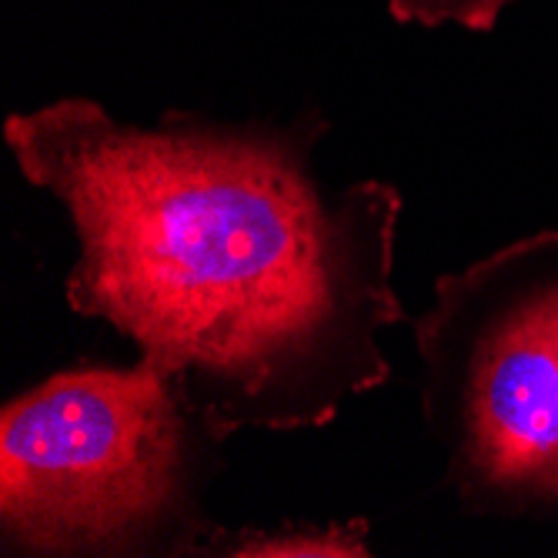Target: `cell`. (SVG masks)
Here are the masks:
<instances>
[{"label": "cell", "mask_w": 558, "mask_h": 558, "mask_svg": "<svg viewBox=\"0 0 558 558\" xmlns=\"http://www.w3.org/2000/svg\"><path fill=\"white\" fill-rule=\"evenodd\" d=\"M325 131L318 111L144 128L90 97L4 121L17 171L71 221V312L131 338L218 445L322 428L391 375L401 191L325 184Z\"/></svg>", "instance_id": "6da1fadb"}, {"label": "cell", "mask_w": 558, "mask_h": 558, "mask_svg": "<svg viewBox=\"0 0 558 558\" xmlns=\"http://www.w3.org/2000/svg\"><path fill=\"white\" fill-rule=\"evenodd\" d=\"M218 445L144 362L71 368L0 412L8 555H205L197 505Z\"/></svg>", "instance_id": "7a4b0ae2"}, {"label": "cell", "mask_w": 558, "mask_h": 558, "mask_svg": "<svg viewBox=\"0 0 558 558\" xmlns=\"http://www.w3.org/2000/svg\"><path fill=\"white\" fill-rule=\"evenodd\" d=\"M422 415L478 515H558V231L441 275L415 318Z\"/></svg>", "instance_id": "3957f363"}, {"label": "cell", "mask_w": 558, "mask_h": 558, "mask_svg": "<svg viewBox=\"0 0 558 558\" xmlns=\"http://www.w3.org/2000/svg\"><path fill=\"white\" fill-rule=\"evenodd\" d=\"M372 525L365 519L328 525H281V529H218L205 555L228 558H368Z\"/></svg>", "instance_id": "277c9868"}, {"label": "cell", "mask_w": 558, "mask_h": 558, "mask_svg": "<svg viewBox=\"0 0 558 558\" xmlns=\"http://www.w3.org/2000/svg\"><path fill=\"white\" fill-rule=\"evenodd\" d=\"M515 0H388V14L398 24L418 27H462V31H492L501 11Z\"/></svg>", "instance_id": "5b68a950"}]
</instances>
